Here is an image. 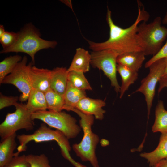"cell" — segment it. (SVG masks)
I'll return each mask as SVG.
<instances>
[{
	"label": "cell",
	"instance_id": "6da1fadb",
	"mask_svg": "<svg viewBox=\"0 0 167 167\" xmlns=\"http://www.w3.org/2000/svg\"><path fill=\"white\" fill-rule=\"evenodd\" d=\"M138 14L135 22L130 27L125 28L116 25L113 22L111 11L107 8L106 20L109 28V37L106 41L96 42L87 40L89 48L93 51L111 49L118 55L126 53L143 51L142 45L137 33L139 24L141 21L147 22L149 15L144 8L142 9L138 3Z\"/></svg>",
	"mask_w": 167,
	"mask_h": 167
},
{
	"label": "cell",
	"instance_id": "7a4b0ae2",
	"mask_svg": "<svg viewBox=\"0 0 167 167\" xmlns=\"http://www.w3.org/2000/svg\"><path fill=\"white\" fill-rule=\"evenodd\" d=\"M80 118V126L84 132L81 141L73 145L72 148L76 156L82 161H89L93 167H100L96 154V150L99 141L98 136L94 133L92 127L94 122V117L85 114L75 108L70 109Z\"/></svg>",
	"mask_w": 167,
	"mask_h": 167
},
{
	"label": "cell",
	"instance_id": "3957f363",
	"mask_svg": "<svg viewBox=\"0 0 167 167\" xmlns=\"http://www.w3.org/2000/svg\"><path fill=\"white\" fill-rule=\"evenodd\" d=\"M18 33L15 43L11 47L2 50L0 53L12 52L26 53L31 57L33 64L35 55L37 52L44 49L54 48L57 44L55 41H47L41 38L38 29L31 23L26 24Z\"/></svg>",
	"mask_w": 167,
	"mask_h": 167
},
{
	"label": "cell",
	"instance_id": "277c9868",
	"mask_svg": "<svg viewBox=\"0 0 167 167\" xmlns=\"http://www.w3.org/2000/svg\"><path fill=\"white\" fill-rule=\"evenodd\" d=\"M16 138L20 145L17 148V152L15 153V156L19 155L20 152L25 151L27 144L30 141L40 143L54 141L57 142L60 147L63 156L72 164L75 162L69 153L71 148L69 139L61 132L52 129L44 122L32 134L19 135Z\"/></svg>",
	"mask_w": 167,
	"mask_h": 167
},
{
	"label": "cell",
	"instance_id": "5b68a950",
	"mask_svg": "<svg viewBox=\"0 0 167 167\" xmlns=\"http://www.w3.org/2000/svg\"><path fill=\"white\" fill-rule=\"evenodd\" d=\"M162 23L161 18L157 16L149 23L143 22L138 26L137 33L146 56L156 54L167 37V28Z\"/></svg>",
	"mask_w": 167,
	"mask_h": 167
},
{
	"label": "cell",
	"instance_id": "8992f818",
	"mask_svg": "<svg viewBox=\"0 0 167 167\" xmlns=\"http://www.w3.org/2000/svg\"><path fill=\"white\" fill-rule=\"evenodd\" d=\"M32 117L33 120H41L50 127L60 131L69 139L75 138L81 131L76 119L65 112L40 111L32 113Z\"/></svg>",
	"mask_w": 167,
	"mask_h": 167
},
{
	"label": "cell",
	"instance_id": "52a82bcc",
	"mask_svg": "<svg viewBox=\"0 0 167 167\" xmlns=\"http://www.w3.org/2000/svg\"><path fill=\"white\" fill-rule=\"evenodd\" d=\"M15 111L8 113L3 121L0 124V136L2 140L19 130L29 131L33 130L34 123L32 113L26 104L18 103L15 106Z\"/></svg>",
	"mask_w": 167,
	"mask_h": 167
},
{
	"label": "cell",
	"instance_id": "ba28073f",
	"mask_svg": "<svg viewBox=\"0 0 167 167\" xmlns=\"http://www.w3.org/2000/svg\"><path fill=\"white\" fill-rule=\"evenodd\" d=\"M91 64L102 70L110 80L111 86L117 92H120V86L117 78V59L118 54L111 49H105L91 53Z\"/></svg>",
	"mask_w": 167,
	"mask_h": 167
},
{
	"label": "cell",
	"instance_id": "9c48e42d",
	"mask_svg": "<svg viewBox=\"0 0 167 167\" xmlns=\"http://www.w3.org/2000/svg\"><path fill=\"white\" fill-rule=\"evenodd\" d=\"M27 57L24 56L13 71L5 78L2 83L12 84L16 87L21 93L19 97L21 102L27 101L32 88L30 70L33 64L31 62L27 65Z\"/></svg>",
	"mask_w": 167,
	"mask_h": 167
},
{
	"label": "cell",
	"instance_id": "30bf717a",
	"mask_svg": "<svg viewBox=\"0 0 167 167\" xmlns=\"http://www.w3.org/2000/svg\"><path fill=\"white\" fill-rule=\"evenodd\" d=\"M165 64V58L158 60L152 64L148 67V74L141 80L140 86L135 92H140L144 96L147 105L148 119L155 96L156 85L162 77Z\"/></svg>",
	"mask_w": 167,
	"mask_h": 167
},
{
	"label": "cell",
	"instance_id": "8fae6325",
	"mask_svg": "<svg viewBox=\"0 0 167 167\" xmlns=\"http://www.w3.org/2000/svg\"><path fill=\"white\" fill-rule=\"evenodd\" d=\"M105 105L102 100L86 97L77 103L75 108L85 114L93 116L96 119L102 120L106 112L102 108Z\"/></svg>",
	"mask_w": 167,
	"mask_h": 167
},
{
	"label": "cell",
	"instance_id": "7c38bea8",
	"mask_svg": "<svg viewBox=\"0 0 167 167\" xmlns=\"http://www.w3.org/2000/svg\"><path fill=\"white\" fill-rule=\"evenodd\" d=\"M51 70L32 66L30 74L32 88L45 92L50 89Z\"/></svg>",
	"mask_w": 167,
	"mask_h": 167
},
{
	"label": "cell",
	"instance_id": "4fadbf2b",
	"mask_svg": "<svg viewBox=\"0 0 167 167\" xmlns=\"http://www.w3.org/2000/svg\"><path fill=\"white\" fill-rule=\"evenodd\" d=\"M145 56L142 51L126 53L118 56L117 62L118 64L138 72L145 59Z\"/></svg>",
	"mask_w": 167,
	"mask_h": 167
},
{
	"label": "cell",
	"instance_id": "5bb4252c",
	"mask_svg": "<svg viewBox=\"0 0 167 167\" xmlns=\"http://www.w3.org/2000/svg\"><path fill=\"white\" fill-rule=\"evenodd\" d=\"M146 159L151 167L156 165L161 160L167 158V133L161 134L157 147L150 152H144L140 155Z\"/></svg>",
	"mask_w": 167,
	"mask_h": 167
},
{
	"label": "cell",
	"instance_id": "9a60e30c",
	"mask_svg": "<svg viewBox=\"0 0 167 167\" xmlns=\"http://www.w3.org/2000/svg\"><path fill=\"white\" fill-rule=\"evenodd\" d=\"M68 72L66 68L57 67L51 70L50 88L63 96L68 82Z\"/></svg>",
	"mask_w": 167,
	"mask_h": 167
},
{
	"label": "cell",
	"instance_id": "2e32d148",
	"mask_svg": "<svg viewBox=\"0 0 167 167\" xmlns=\"http://www.w3.org/2000/svg\"><path fill=\"white\" fill-rule=\"evenodd\" d=\"M91 61V54L88 50L81 48H77L67 71L84 73L88 72L89 70Z\"/></svg>",
	"mask_w": 167,
	"mask_h": 167
},
{
	"label": "cell",
	"instance_id": "e0dca14e",
	"mask_svg": "<svg viewBox=\"0 0 167 167\" xmlns=\"http://www.w3.org/2000/svg\"><path fill=\"white\" fill-rule=\"evenodd\" d=\"M15 133L2 140L0 143V167H4L15 156L17 144Z\"/></svg>",
	"mask_w": 167,
	"mask_h": 167
},
{
	"label": "cell",
	"instance_id": "ac0fdd59",
	"mask_svg": "<svg viewBox=\"0 0 167 167\" xmlns=\"http://www.w3.org/2000/svg\"><path fill=\"white\" fill-rule=\"evenodd\" d=\"M27 101L26 107L32 113L48 109L45 93L42 92L32 88Z\"/></svg>",
	"mask_w": 167,
	"mask_h": 167
},
{
	"label": "cell",
	"instance_id": "d6986e66",
	"mask_svg": "<svg viewBox=\"0 0 167 167\" xmlns=\"http://www.w3.org/2000/svg\"><path fill=\"white\" fill-rule=\"evenodd\" d=\"M86 97L85 90L76 88L68 81L63 95L65 103L64 109L68 111L70 108H75L77 103Z\"/></svg>",
	"mask_w": 167,
	"mask_h": 167
},
{
	"label": "cell",
	"instance_id": "ffe728a7",
	"mask_svg": "<svg viewBox=\"0 0 167 167\" xmlns=\"http://www.w3.org/2000/svg\"><path fill=\"white\" fill-rule=\"evenodd\" d=\"M155 117L152 131L161 134L167 133V111L165 109L163 102L161 100L159 101L156 106Z\"/></svg>",
	"mask_w": 167,
	"mask_h": 167
},
{
	"label": "cell",
	"instance_id": "44dd1931",
	"mask_svg": "<svg viewBox=\"0 0 167 167\" xmlns=\"http://www.w3.org/2000/svg\"><path fill=\"white\" fill-rule=\"evenodd\" d=\"M117 70L122 79V84L120 91V98H121L129 86L136 80L138 75V72L118 64H117Z\"/></svg>",
	"mask_w": 167,
	"mask_h": 167
},
{
	"label": "cell",
	"instance_id": "7402d4cb",
	"mask_svg": "<svg viewBox=\"0 0 167 167\" xmlns=\"http://www.w3.org/2000/svg\"><path fill=\"white\" fill-rule=\"evenodd\" d=\"M45 94L49 110L59 112L64 109L65 103L63 96L51 88Z\"/></svg>",
	"mask_w": 167,
	"mask_h": 167
},
{
	"label": "cell",
	"instance_id": "603a6c76",
	"mask_svg": "<svg viewBox=\"0 0 167 167\" xmlns=\"http://www.w3.org/2000/svg\"><path fill=\"white\" fill-rule=\"evenodd\" d=\"M22 56L16 55L5 58L0 62V84L5 78L11 73L22 59Z\"/></svg>",
	"mask_w": 167,
	"mask_h": 167
},
{
	"label": "cell",
	"instance_id": "cb8c5ba5",
	"mask_svg": "<svg viewBox=\"0 0 167 167\" xmlns=\"http://www.w3.org/2000/svg\"><path fill=\"white\" fill-rule=\"evenodd\" d=\"M68 80L73 86L78 89L85 91L92 90L84 73L74 71L69 72Z\"/></svg>",
	"mask_w": 167,
	"mask_h": 167
},
{
	"label": "cell",
	"instance_id": "d4e9b609",
	"mask_svg": "<svg viewBox=\"0 0 167 167\" xmlns=\"http://www.w3.org/2000/svg\"><path fill=\"white\" fill-rule=\"evenodd\" d=\"M26 158L30 167H52L48 157L44 154H29L26 156Z\"/></svg>",
	"mask_w": 167,
	"mask_h": 167
},
{
	"label": "cell",
	"instance_id": "484cf974",
	"mask_svg": "<svg viewBox=\"0 0 167 167\" xmlns=\"http://www.w3.org/2000/svg\"><path fill=\"white\" fill-rule=\"evenodd\" d=\"M18 32L6 31L0 37V43L3 49L8 48L12 46L16 42L18 38Z\"/></svg>",
	"mask_w": 167,
	"mask_h": 167
},
{
	"label": "cell",
	"instance_id": "4316f807",
	"mask_svg": "<svg viewBox=\"0 0 167 167\" xmlns=\"http://www.w3.org/2000/svg\"><path fill=\"white\" fill-rule=\"evenodd\" d=\"M26 156L22 155L15 156L4 167H30Z\"/></svg>",
	"mask_w": 167,
	"mask_h": 167
},
{
	"label": "cell",
	"instance_id": "83f0119b",
	"mask_svg": "<svg viewBox=\"0 0 167 167\" xmlns=\"http://www.w3.org/2000/svg\"><path fill=\"white\" fill-rule=\"evenodd\" d=\"M167 57V40L160 51L153 56L145 64V68H148L153 63L160 59Z\"/></svg>",
	"mask_w": 167,
	"mask_h": 167
},
{
	"label": "cell",
	"instance_id": "f1b7e54d",
	"mask_svg": "<svg viewBox=\"0 0 167 167\" xmlns=\"http://www.w3.org/2000/svg\"><path fill=\"white\" fill-rule=\"evenodd\" d=\"M19 99L18 96H7L1 93L0 95V109L12 105L15 106Z\"/></svg>",
	"mask_w": 167,
	"mask_h": 167
},
{
	"label": "cell",
	"instance_id": "f546056e",
	"mask_svg": "<svg viewBox=\"0 0 167 167\" xmlns=\"http://www.w3.org/2000/svg\"><path fill=\"white\" fill-rule=\"evenodd\" d=\"M159 82V85L158 91L159 93L163 88H167V79H161Z\"/></svg>",
	"mask_w": 167,
	"mask_h": 167
},
{
	"label": "cell",
	"instance_id": "4dcf8cb0",
	"mask_svg": "<svg viewBox=\"0 0 167 167\" xmlns=\"http://www.w3.org/2000/svg\"><path fill=\"white\" fill-rule=\"evenodd\" d=\"M155 167H167V158L160 161Z\"/></svg>",
	"mask_w": 167,
	"mask_h": 167
},
{
	"label": "cell",
	"instance_id": "1f68e13d",
	"mask_svg": "<svg viewBox=\"0 0 167 167\" xmlns=\"http://www.w3.org/2000/svg\"><path fill=\"white\" fill-rule=\"evenodd\" d=\"M165 69L161 79H167V57L165 58Z\"/></svg>",
	"mask_w": 167,
	"mask_h": 167
},
{
	"label": "cell",
	"instance_id": "d6a6232c",
	"mask_svg": "<svg viewBox=\"0 0 167 167\" xmlns=\"http://www.w3.org/2000/svg\"><path fill=\"white\" fill-rule=\"evenodd\" d=\"M61 1L62 3H64V4H66V5H67V6L69 7L73 10L72 6L71 1L66 0H61Z\"/></svg>",
	"mask_w": 167,
	"mask_h": 167
},
{
	"label": "cell",
	"instance_id": "836d02e7",
	"mask_svg": "<svg viewBox=\"0 0 167 167\" xmlns=\"http://www.w3.org/2000/svg\"><path fill=\"white\" fill-rule=\"evenodd\" d=\"M5 32L3 25L1 24L0 25V37Z\"/></svg>",
	"mask_w": 167,
	"mask_h": 167
},
{
	"label": "cell",
	"instance_id": "e575fe53",
	"mask_svg": "<svg viewBox=\"0 0 167 167\" xmlns=\"http://www.w3.org/2000/svg\"><path fill=\"white\" fill-rule=\"evenodd\" d=\"M102 140L101 143L102 146H106L109 144V143L108 140L104 139H102Z\"/></svg>",
	"mask_w": 167,
	"mask_h": 167
},
{
	"label": "cell",
	"instance_id": "d590c367",
	"mask_svg": "<svg viewBox=\"0 0 167 167\" xmlns=\"http://www.w3.org/2000/svg\"><path fill=\"white\" fill-rule=\"evenodd\" d=\"M162 23L164 24H167V11L162 20Z\"/></svg>",
	"mask_w": 167,
	"mask_h": 167
}]
</instances>
